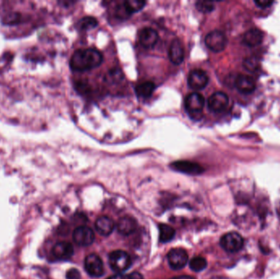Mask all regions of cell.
<instances>
[{"label": "cell", "instance_id": "obj_16", "mask_svg": "<svg viewBox=\"0 0 280 279\" xmlns=\"http://www.w3.org/2000/svg\"><path fill=\"white\" fill-rule=\"evenodd\" d=\"M117 227L120 234L125 236H128L136 232L137 229V222L132 217L125 216L118 220Z\"/></svg>", "mask_w": 280, "mask_h": 279}, {"label": "cell", "instance_id": "obj_13", "mask_svg": "<svg viewBox=\"0 0 280 279\" xmlns=\"http://www.w3.org/2000/svg\"><path fill=\"white\" fill-rule=\"evenodd\" d=\"M139 39L143 48H152L157 44L159 36L154 29L143 28L140 31Z\"/></svg>", "mask_w": 280, "mask_h": 279}, {"label": "cell", "instance_id": "obj_28", "mask_svg": "<svg viewBox=\"0 0 280 279\" xmlns=\"http://www.w3.org/2000/svg\"><path fill=\"white\" fill-rule=\"evenodd\" d=\"M66 278H67V279H81V273L78 270L73 268V269H71L67 271Z\"/></svg>", "mask_w": 280, "mask_h": 279}, {"label": "cell", "instance_id": "obj_19", "mask_svg": "<svg viewBox=\"0 0 280 279\" xmlns=\"http://www.w3.org/2000/svg\"><path fill=\"white\" fill-rule=\"evenodd\" d=\"M155 88H156V85L153 82H143L142 84L136 86V95L138 96L139 98H149L154 92Z\"/></svg>", "mask_w": 280, "mask_h": 279}, {"label": "cell", "instance_id": "obj_15", "mask_svg": "<svg viewBox=\"0 0 280 279\" xmlns=\"http://www.w3.org/2000/svg\"><path fill=\"white\" fill-rule=\"evenodd\" d=\"M169 57L171 62L175 65H181L185 58L183 45L179 40L172 41L169 48Z\"/></svg>", "mask_w": 280, "mask_h": 279}, {"label": "cell", "instance_id": "obj_21", "mask_svg": "<svg viewBox=\"0 0 280 279\" xmlns=\"http://www.w3.org/2000/svg\"><path fill=\"white\" fill-rule=\"evenodd\" d=\"M176 231L168 224H161L159 225V240L162 243L171 241L175 238Z\"/></svg>", "mask_w": 280, "mask_h": 279}, {"label": "cell", "instance_id": "obj_24", "mask_svg": "<svg viewBox=\"0 0 280 279\" xmlns=\"http://www.w3.org/2000/svg\"><path fill=\"white\" fill-rule=\"evenodd\" d=\"M98 22L97 20L93 17H85L82 19L80 20L78 23V27L81 31H90L92 29L97 27Z\"/></svg>", "mask_w": 280, "mask_h": 279}, {"label": "cell", "instance_id": "obj_6", "mask_svg": "<svg viewBox=\"0 0 280 279\" xmlns=\"http://www.w3.org/2000/svg\"><path fill=\"white\" fill-rule=\"evenodd\" d=\"M85 268L91 277L99 278L104 274V267L101 258L96 254H91L86 258Z\"/></svg>", "mask_w": 280, "mask_h": 279}, {"label": "cell", "instance_id": "obj_30", "mask_svg": "<svg viewBox=\"0 0 280 279\" xmlns=\"http://www.w3.org/2000/svg\"><path fill=\"white\" fill-rule=\"evenodd\" d=\"M123 279H143V277L140 273L133 272L123 275Z\"/></svg>", "mask_w": 280, "mask_h": 279}, {"label": "cell", "instance_id": "obj_9", "mask_svg": "<svg viewBox=\"0 0 280 279\" xmlns=\"http://www.w3.org/2000/svg\"><path fill=\"white\" fill-rule=\"evenodd\" d=\"M209 82V77L202 70H193L190 72L187 77V84L190 88L195 90H200L204 88Z\"/></svg>", "mask_w": 280, "mask_h": 279}, {"label": "cell", "instance_id": "obj_31", "mask_svg": "<svg viewBox=\"0 0 280 279\" xmlns=\"http://www.w3.org/2000/svg\"><path fill=\"white\" fill-rule=\"evenodd\" d=\"M171 279H196L195 278L192 277V276H189V275H181V276H178V277H174Z\"/></svg>", "mask_w": 280, "mask_h": 279}, {"label": "cell", "instance_id": "obj_10", "mask_svg": "<svg viewBox=\"0 0 280 279\" xmlns=\"http://www.w3.org/2000/svg\"><path fill=\"white\" fill-rule=\"evenodd\" d=\"M186 108L189 114H198L205 106L204 97L198 93H192L186 98Z\"/></svg>", "mask_w": 280, "mask_h": 279}, {"label": "cell", "instance_id": "obj_22", "mask_svg": "<svg viewBox=\"0 0 280 279\" xmlns=\"http://www.w3.org/2000/svg\"><path fill=\"white\" fill-rule=\"evenodd\" d=\"M124 79L123 72L118 68H114L107 72L105 80L110 84H117Z\"/></svg>", "mask_w": 280, "mask_h": 279}, {"label": "cell", "instance_id": "obj_20", "mask_svg": "<svg viewBox=\"0 0 280 279\" xmlns=\"http://www.w3.org/2000/svg\"><path fill=\"white\" fill-rule=\"evenodd\" d=\"M145 4L146 2L142 0H127L123 2L124 11L126 12V15L133 14L142 9Z\"/></svg>", "mask_w": 280, "mask_h": 279}, {"label": "cell", "instance_id": "obj_12", "mask_svg": "<svg viewBox=\"0 0 280 279\" xmlns=\"http://www.w3.org/2000/svg\"><path fill=\"white\" fill-rule=\"evenodd\" d=\"M235 87L240 93L250 94L253 93L257 88L256 82L252 77L247 75L240 74L235 79Z\"/></svg>", "mask_w": 280, "mask_h": 279}, {"label": "cell", "instance_id": "obj_2", "mask_svg": "<svg viewBox=\"0 0 280 279\" xmlns=\"http://www.w3.org/2000/svg\"><path fill=\"white\" fill-rule=\"evenodd\" d=\"M108 263L110 267L113 271L117 272V274H121L131 267L132 261L128 253L118 250L110 253Z\"/></svg>", "mask_w": 280, "mask_h": 279}, {"label": "cell", "instance_id": "obj_8", "mask_svg": "<svg viewBox=\"0 0 280 279\" xmlns=\"http://www.w3.org/2000/svg\"><path fill=\"white\" fill-rule=\"evenodd\" d=\"M171 167L176 171L190 175H198L204 172V169L202 165L189 160H177L171 163Z\"/></svg>", "mask_w": 280, "mask_h": 279}, {"label": "cell", "instance_id": "obj_29", "mask_svg": "<svg viewBox=\"0 0 280 279\" xmlns=\"http://www.w3.org/2000/svg\"><path fill=\"white\" fill-rule=\"evenodd\" d=\"M255 3H256L258 7L266 8V7H269L270 6L273 4L274 1H272V0H256Z\"/></svg>", "mask_w": 280, "mask_h": 279}, {"label": "cell", "instance_id": "obj_5", "mask_svg": "<svg viewBox=\"0 0 280 279\" xmlns=\"http://www.w3.org/2000/svg\"><path fill=\"white\" fill-rule=\"evenodd\" d=\"M187 252L182 248L172 249L167 254V261L172 270H182L187 265Z\"/></svg>", "mask_w": 280, "mask_h": 279}, {"label": "cell", "instance_id": "obj_11", "mask_svg": "<svg viewBox=\"0 0 280 279\" xmlns=\"http://www.w3.org/2000/svg\"><path fill=\"white\" fill-rule=\"evenodd\" d=\"M229 102L230 99L226 93L216 92L210 97L207 105L211 112H221L228 107Z\"/></svg>", "mask_w": 280, "mask_h": 279}, {"label": "cell", "instance_id": "obj_3", "mask_svg": "<svg viewBox=\"0 0 280 279\" xmlns=\"http://www.w3.org/2000/svg\"><path fill=\"white\" fill-rule=\"evenodd\" d=\"M205 43L211 51L215 53H220L226 48L228 40L222 31L216 30L207 34L205 38Z\"/></svg>", "mask_w": 280, "mask_h": 279}, {"label": "cell", "instance_id": "obj_14", "mask_svg": "<svg viewBox=\"0 0 280 279\" xmlns=\"http://www.w3.org/2000/svg\"><path fill=\"white\" fill-rule=\"evenodd\" d=\"M52 254L57 260H68L73 255V246L67 241H60L52 247Z\"/></svg>", "mask_w": 280, "mask_h": 279}, {"label": "cell", "instance_id": "obj_18", "mask_svg": "<svg viewBox=\"0 0 280 279\" xmlns=\"http://www.w3.org/2000/svg\"><path fill=\"white\" fill-rule=\"evenodd\" d=\"M263 33L259 29L252 28L247 31L243 36V43L249 47H256L262 43Z\"/></svg>", "mask_w": 280, "mask_h": 279}, {"label": "cell", "instance_id": "obj_32", "mask_svg": "<svg viewBox=\"0 0 280 279\" xmlns=\"http://www.w3.org/2000/svg\"><path fill=\"white\" fill-rule=\"evenodd\" d=\"M107 279H123V275H121V274H117V275H112Z\"/></svg>", "mask_w": 280, "mask_h": 279}, {"label": "cell", "instance_id": "obj_7", "mask_svg": "<svg viewBox=\"0 0 280 279\" xmlns=\"http://www.w3.org/2000/svg\"><path fill=\"white\" fill-rule=\"evenodd\" d=\"M95 235L93 229L86 226H80L74 230L73 240L78 246H91L94 241Z\"/></svg>", "mask_w": 280, "mask_h": 279}, {"label": "cell", "instance_id": "obj_26", "mask_svg": "<svg viewBox=\"0 0 280 279\" xmlns=\"http://www.w3.org/2000/svg\"><path fill=\"white\" fill-rule=\"evenodd\" d=\"M196 7L200 12L208 13L215 9V5H214V2H210V1H198L196 2Z\"/></svg>", "mask_w": 280, "mask_h": 279}, {"label": "cell", "instance_id": "obj_17", "mask_svg": "<svg viewBox=\"0 0 280 279\" xmlns=\"http://www.w3.org/2000/svg\"><path fill=\"white\" fill-rule=\"evenodd\" d=\"M114 222L107 216H101L95 222V229L102 236H109L114 230Z\"/></svg>", "mask_w": 280, "mask_h": 279}, {"label": "cell", "instance_id": "obj_23", "mask_svg": "<svg viewBox=\"0 0 280 279\" xmlns=\"http://www.w3.org/2000/svg\"><path fill=\"white\" fill-rule=\"evenodd\" d=\"M207 260L201 256H196L190 260L189 267L194 272H201L207 268Z\"/></svg>", "mask_w": 280, "mask_h": 279}, {"label": "cell", "instance_id": "obj_4", "mask_svg": "<svg viewBox=\"0 0 280 279\" xmlns=\"http://www.w3.org/2000/svg\"><path fill=\"white\" fill-rule=\"evenodd\" d=\"M221 246L225 251L227 252L235 253L239 251L243 247L244 240L242 237L237 233L231 232L228 234H225L221 238Z\"/></svg>", "mask_w": 280, "mask_h": 279}, {"label": "cell", "instance_id": "obj_1", "mask_svg": "<svg viewBox=\"0 0 280 279\" xmlns=\"http://www.w3.org/2000/svg\"><path fill=\"white\" fill-rule=\"evenodd\" d=\"M102 61V53L96 48H81L71 56L70 67L73 72H86L99 67Z\"/></svg>", "mask_w": 280, "mask_h": 279}, {"label": "cell", "instance_id": "obj_25", "mask_svg": "<svg viewBox=\"0 0 280 279\" xmlns=\"http://www.w3.org/2000/svg\"><path fill=\"white\" fill-rule=\"evenodd\" d=\"M22 20V15L20 12H11L3 17L2 22L6 25H17L21 23Z\"/></svg>", "mask_w": 280, "mask_h": 279}, {"label": "cell", "instance_id": "obj_27", "mask_svg": "<svg viewBox=\"0 0 280 279\" xmlns=\"http://www.w3.org/2000/svg\"><path fill=\"white\" fill-rule=\"evenodd\" d=\"M243 67L248 72H256L259 68V61L256 57H248L243 62Z\"/></svg>", "mask_w": 280, "mask_h": 279}]
</instances>
